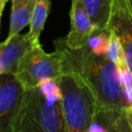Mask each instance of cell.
Returning <instances> with one entry per match:
<instances>
[{
	"label": "cell",
	"instance_id": "cell-1",
	"mask_svg": "<svg viewBox=\"0 0 132 132\" xmlns=\"http://www.w3.org/2000/svg\"><path fill=\"white\" fill-rule=\"evenodd\" d=\"M54 44L62 48L64 61L81 75L95 97L98 109L124 113L132 106L125 96L119 68L106 56L94 55L86 46L70 50L63 39L55 40Z\"/></svg>",
	"mask_w": 132,
	"mask_h": 132
},
{
	"label": "cell",
	"instance_id": "cell-2",
	"mask_svg": "<svg viewBox=\"0 0 132 132\" xmlns=\"http://www.w3.org/2000/svg\"><path fill=\"white\" fill-rule=\"evenodd\" d=\"M58 81L62 91L65 132H87L98 110L94 95L81 75L65 61L64 72Z\"/></svg>",
	"mask_w": 132,
	"mask_h": 132
},
{
	"label": "cell",
	"instance_id": "cell-3",
	"mask_svg": "<svg viewBox=\"0 0 132 132\" xmlns=\"http://www.w3.org/2000/svg\"><path fill=\"white\" fill-rule=\"evenodd\" d=\"M11 132H65L62 101H47L37 88L26 91Z\"/></svg>",
	"mask_w": 132,
	"mask_h": 132
},
{
	"label": "cell",
	"instance_id": "cell-4",
	"mask_svg": "<svg viewBox=\"0 0 132 132\" xmlns=\"http://www.w3.org/2000/svg\"><path fill=\"white\" fill-rule=\"evenodd\" d=\"M64 72L62 48L55 44L53 53H45L41 44L33 45L21 59L15 76L25 91L38 87L41 80L54 78L59 80Z\"/></svg>",
	"mask_w": 132,
	"mask_h": 132
},
{
	"label": "cell",
	"instance_id": "cell-5",
	"mask_svg": "<svg viewBox=\"0 0 132 132\" xmlns=\"http://www.w3.org/2000/svg\"><path fill=\"white\" fill-rule=\"evenodd\" d=\"M25 93L15 74H0V132H11Z\"/></svg>",
	"mask_w": 132,
	"mask_h": 132
},
{
	"label": "cell",
	"instance_id": "cell-6",
	"mask_svg": "<svg viewBox=\"0 0 132 132\" xmlns=\"http://www.w3.org/2000/svg\"><path fill=\"white\" fill-rule=\"evenodd\" d=\"M119 39L132 73V7L128 0H112L111 13L107 27Z\"/></svg>",
	"mask_w": 132,
	"mask_h": 132
},
{
	"label": "cell",
	"instance_id": "cell-7",
	"mask_svg": "<svg viewBox=\"0 0 132 132\" xmlns=\"http://www.w3.org/2000/svg\"><path fill=\"white\" fill-rule=\"evenodd\" d=\"M69 16L70 30L63 41L70 50L82 48L96 28L92 24L81 0H71Z\"/></svg>",
	"mask_w": 132,
	"mask_h": 132
},
{
	"label": "cell",
	"instance_id": "cell-8",
	"mask_svg": "<svg viewBox=\"0 0 132 132\" xmlns=\"http://www.w3.org/2000/svg\"><path fill=\"white\" fill-rule=\"evenodd\" d=\"M26 34H16L0 42V72L15 74L23 56L33 46Z\"/></svg>",
	"mask_w": 132,
	"mask_h": 132
},
{
	"label": "cell",
	"instance_id": "cell-9",
	"mask_svg": "<svg viewBox=\"0 0 132 132\" xmlns=\"http://www.w3.org/2000/svg\"><path fill=\"white\" fill-rule=\"evenodd\" d=\"M11 12L9 31L7 37L20 34L21 31L30 25L36 0H10Z\"/></svg>",
	"mask_w": 132,
	"mask_h": 132
},
{
	"label": "cell",
	"instance_id": "cell-10",
	"mask_svg": "<svg viewBox=\"0 0 132 132\" xmlns=\"http://www.w3.org/2000/svg\"><path fill=\"white\" fill-rule=\"evenodd\" d=\"M96 30L108 29L112 0H81Z\"/></svg>",
	"mask_w": 132,
	"mask_h": 132
},
{
	"label": "cell",
	"instance_id": "cell-11",
	"mask_svg": "<svg viewBox=\"0 0 132 132\" xmlns=\"http://www.w3.org/2000/svg\"><path fill=\"white\" fill-rule=\"evenodd\" d=\"M52 0H36L31 23L29 25V31L27 33L28 38L32 44H40L39 37L44 28L46 19L51 10Z\"/></svg>",
	"mask_w": 132,
	"mask_h": 132
},
{
	"label": "cell",
	"instance_id": "cell-12",
	"mask_svg": "<svg viewBox=\"0 0 132 132\" xmlns=\"http://www.w3.org/2000/svg\"><path fill=\"white\" fill-rule=\"evenodd\" d=\"M110 38V30L104 29V30H95L92 35L89 37L86 47L97 56H105L109 43Z\"/></svg>",
	"mask_w": 132,
	"mask_h": 132
},
{
	"label": "cell",
	"instance_id": "cell-13",
	"mask_svg": "<svg viewBox=\"0 0 132 132\" xmlns=\"http://www.w3.org/2000/svg\"><path fill=\"white\" fill-rule=\"evenodd\" d=\"M119 112L98 109L87 132H112L113 119ZM121 113V112H120Z\"/></svg>",
	"mask_w": 132,
	"mask_h": 132
},
{
	"label": "cell",
	"instance_id": "cell-14",
	"mask_svg": "<svg viewBox=\"0 0 132 132\" xmlns=\"http://www.w3.org/2000/svg\"><path fill=\"white\" fill-rule=\"evenodd\" d=\"M105 56L119 69H126V68H128L124 50H123L119 39L117 38V36L114 35V33L112 31H110L109 43H108V47H107V52H106Z\"/></svg>",
	"mask_w": 132,
	"mask_h": 132
},
{
	"label": "cell",
	"instance_id": "cell-15",
	"mask_svg": "<svg viewBox=\"0 0 132 132\" xmlns=\"http://www.w3.org/2000/svg\"><path fill=\"white\" fill-rule=\"evenodd\" d=\"M40 94L51 102L62 101V91L59 81L54 78H45L40 81L37 87Z\"/></svg>",
	"mask_w": 132,
	"mask_h": 132
},
{
	"label": "cell",
	"instance_id": "cell-16",
	"mask_svg": "<svg viewBox=\"0 0 132 132\" xmlns=\"http://www.w3.org/2000/svg\"><path fill=\"white\" fill-rule=\"evenodd\" d=\"M113 126L118 132H132V126L124 113H117L113 119Z\"/></svg>",
	"mask_w": 132,
	"mask_h": 132
},
{
	"label": "cell",
	"instance_id": "cell-17",
	"mask_svg": "<svg viewBox=\"0 0 132 132\" xmlns=\"http://www.w3.org/2000/svg\"><path fill=\"white\" fill-rule=\"evenodd\" d=\"M124 114L126 116V118H127L128 122H129V123H130V125L132 126V106H131L130 108L126 109V110L124 111Z\"/></svg>",
	"mask_w": 132,
	"mask_h": 132
},
{
	"label": "cell",
	"instance_id": "cell-18",
	"mask_svg": "<svg viewBox=\"0 0 132 132\" xmlns=\"http://www.w3.org/2000/svg\"><path fill=\"white\" fill-rule=\"evenodd\" d=\"M8 0H0V22H1V16H2V12L4 10L5 4L7 3Z\"/></svg>",
	"mask_w": 132,
	"mask_h": 132
},
{
	"label": "cell",
	"instance_id": "cell-19",
	"mask_svg": "<svg viewBox=\"0 0 132 132\" xmlns=\"http://www.w3.org/2000/svg\"><path fill=\"white\" fill-rule=\"evenodd\" d=\"M112 132H118V131L116 130V128H114V126H113V129H112Z\"/></svg>",
	"mask_w": 132,
	"mask_h": 132
},
{
	"label": "cell",
	"instance_id": "cell-20",
	"mask_svg": "<svg viewBox=\"0 0 132 132\" xmlns=\"http://www.w3.org/2000/svg\"><path fill=\"white\" fill-rule=\"evenodd\" d=\"M129 1V3H130V5H131V7H132V0H128Z\"/></svg>",
	"mask_w": 132,
	"mask_h": 132
},
{
	"label": "cell",
	"instance_id": "cell-21",
	"mask_svg": "<svg viewBox=\"0 0 132 132\" xmlns=\"http://www.w3.org/2000/svg\"><path fill=\"white\" fill-rule=\"evenodd\" d=\"M131 103H132V99H131Z\"/></svg>",
	"mask_w": 132,
	"mask_h": 132
},
{
	"label": "cell",
	"instance_id": "cell-22",
	"mask_svg": "<svg viewBox=\"0 0 132 132\" xmlns=\"http://www.w3.org/2000/svg\"><path fill=\"white\" fill-rule=\"evenodd\" d=\"M0 74H1V72H0Z\"/></svg>",
	"mask_w": 132,
	"mask_h": 132
}]
</instances>
